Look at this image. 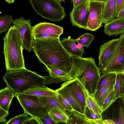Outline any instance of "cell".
Listing matches in <instances>:
<instances>
[{
  "label": "cell",
  "mask_w": 124,
  "mask_h": 124,
  "mask_svg": "<svg viewBox=\"0 0 124 124\" xmlns=\"http://www.w3.org/2000/svg\"><path fill=\"white\" fill-rule=\"evenodd\" d=\"M32 49L39 62L46 67L72 73V56L62 46L60 37L34 39Z\"/></svg>",
  "instance_id": "6da1fadb"
},
{
  "label": "cell",
  "mask_w": 124,
  "mask_h": 124,
  "mask_svg": "<svg viewBox=\"0 0 124 124\" xmlns=\"http://www.w3.org/2000/svg\"><path fill=\"white\" fill-rule=\"evenodd\" d=\"M3 78L7 86L14 92L15 97L33 88L46 87L45 77L26 68L6 71Z\"/></svg>",
  "instance_id": "7a4b0ae2"
},
{
  "label": "cell",
  "mask_w": 124,
  "mask_h": 124,
  "mask_svg": "<svg viewBox=\"0 0 124 124\" xmlns=\"http://www.w3.org/2000/svg\"><path fill=\"white\" fill-rule=\"evenodd\" d=\"M3 39L6 71L25 68L22 41L19 31L14 25L9 28Z\"/></svg>",
  "instance_id": "3957f363"
},
{
  "label": "cell",
  "mask_w": 124,
  "mask_h": 124,
  "mask_svg": "<svg viewBox=\"0 0 124 124\" xmlns=\"http://www.w3.org/2000/svg\"><path fill=\"white\" fill-rule=\"evenodd\" d=\"M72 69L85 88L92 96L96 90L101 73L92 57L72 56Z\"/></svg>",
  "instance_id": "277c9868"
},
{
  "label": "cell",
  "mask_w": 124,
  "mask_h": 124,
  "mask_svg": "<svg viewBox=\"0 0 124 124\" xmlns=\"http://www.w3.org/2000/svg\"><path fill=\"white\" fill-rule=\"evenodd\" d=\"M29 2L38 14L51 21H60L66 16L64 8L57 0H30Z\"/></svg>",
  "instance_id": "5b68a950"
},
{
  "label": "cell",
  "mask_w": 124,
  "mask_h": 124,
  "mask_svg": "<svg viewBox=\"0 0 124 124\" xmlns=\"http://www.w3.org/2000/svg\"><path fill=\"white\" fill-rule=\"evenodd\" d=\"M23 108L24 113L39 119L49 112L39 101L37 96L23 93L15 96Z\"/></svg>",
  "instance_id": "8992f818"
},
{
  "label": "cell",
  "mask_w": 124,
  "mask_h": 124,
  "mask_svg": "<svg viewBox=\"0 0 124 124\" xmlns=\"http://www.w3.org/2000/svg\"><path fill=\"white\" fill-rule=\"evenodd\" d=\"M124 68V33L120 34L113 52L101 73L122 72Z\"/></svg>",
  "instance_id": "52a82bcc"
},
{
  "label": "cell",
  "mask_w": 124,
  "mask_h": 124,
  "mask_svg": "<svg viewBox=\"0 0 124 124\" xmlns=\"http://www.w3.org/2000/svg\"><path fill=\"white\" fill-rule=\"evenodd\" d=\"M12 23L20 33L23 49H25L29 52H30L34 39L32 33L33 27L31 25L30 20H25L22 17L14 20Z\"/></svg>",
  "instance_id": "ba28073f"
},
{
  "label": "cell",
  "mask_w": 124,
  "mask_h": 124,
  "mask_svg": "<svg viewBox=\"0 0 124 124\" xmlns=\"http://www.w3.org/2000/svg\"><path fill=\"white\" fill-rule=\"evenodd\" d=\"M90 0H88L73 7L70 14L71 22L73 25L86 29L90 13Z\"/></svg>",
  "instance_id": "9c48e42d"
},
{
  "label": "cell",
  "mask_w": 124,
  "mask_h": 124,
  "mask_svg": "<svg viewBox=\"0 0 124 124\" xmlns=\"http://www.w3.org/2000/svg\"><path fill=\"white\" fill-rule=\"evenodd\" d=\"M101 115L103 120L109 119L115 124H124V106L122 97H117Z\"/></svg>",
  "instance_id": "30bf717a"
},
{
  "label": "cell",
  "mask_w": 124,
  "mask_h": 124,
  "mask_svg": "<svg viewBox=\"0 0 124 124\" xmlns=\"http://www.w3.org/2000/svg\"><path fill=\"white\" fill-rule=\"evenodd\" d=\"M104 3L90 0L89 15L86 30L95 31L102 26V12Z\"/></svg>",
  "instance_id": "8fae6325"
},
{
  "label": "cell",
  "mask_w": 124,
  "mask_h": 124,
  "mask_svg": "<svg viewBox=\"0 0 124 124\" xmlns=\"http://www.w3.org/2000/svg\"><path fill=\"white\" fill-rule=\"evenodd\" d=\"M72 81L73 79L65 82L60 88L55 91L67 99L75 110L84 114L74 88Z\"/></svg>",
  "instance_id": "7c38bea8"
},
{
  "label": "cell",
  "mask_w": 124,
  "mask_h": 124,
  "mask_svg": "<svg viewBox=\"0 0 124 124\" xmlns=\"http://www.w3.org/2000/svg\"><path fill=\"white\" fill-rule=\"evenodd\" d=\"M119 40L114 39L101 45L98 57L99 67L100 70L105 66L113 52Z\"/></svg>",
  "instance_id": "4fadbf2b"
},
{
  "label": "cell",
  "mask_w": 124,
  "mask_h": 124,
  "mask_svg": "<svg viewBox=\"0 0 124 124\" xmlns=\"http://www.w3.org/2000/svg\"><path fill=\"white\" fill-rule=\"evenodd\" d=\"M33 35L41 33H46L60 36L63 33V28L54 24L43 22L39 23L33 26Z\"/></svg>",
  "instance_id": "5bb4252c"
},
{
  "label": "cell",
  "mask_w": 124,
  "mask_h": 124,
  "mask_svg": "<svg viewBox=\"0 0 124 124\" xmlns=\"http://www.w3.org/2000/svg\"><path fill=\"white\" fill-rule=\"evenodd\" d=\"M104 32L110 36L124 33V18H117L105 24Z\"/></svg>",
  "instance_id": "9a60e30c"
},
{
  "label": "cell",
  "mask_w": 124,
  "mask_h": 124,
  "mask_svg": "<svg viewBox=\"0 0 124 124\" xmlns=\"http://www.w3.org/2000/svg\"><path fill=\"white\" fill-rule=\"evenodd\" d=\"M117 0H106L102 12V23L105 24L117 18Z\"/></svg>",
  "instance_id": "2e32d148"
},
{
  "label": "cell",
  "mask_w": 124,
  "mask_h": 124,
  "mask_svg": "<svg viewBox=\"0 0 124 124\" xmlns=\"http://www.w3.org/2000/svg\"><path fill=\"white\" fill-rule=\"evenodd\" d=\"M57 95L52 96H37L39 101L48 112L53 108H55L69 116V114L59 102Z\"/></svg>",
  "instance_id": "e0dca14e"
},
{
  "label": "cell",
  "mask_w": 124,
  "mask_h": 124,
  "mask_svg": "<svg viewBox=\"0 0 124 124\" xmlns=\"http://www.w3.org/2000/svg\"><path fill=\"white\" fill-rule=\"evenodd\" d=\"M75 39L70 37L62 39L61 42L63 47L71 55L75 56H82L85 53L83 47L77 46Z\"/></svg>",
  "instance_id": "ac0fdd59"
},
{
  "label": "cell",
  "mask_w": 124,
  "mask_h": 124,
  "mask_svg": "<svg viewBox=\"0 0 124 124\" xmlns=\"http://www.w3.org/2000/svg\"><path fill=\"white\" fill-rule=\"evenodd\" d=\"M14 92L7 86L0 90V107L8 111L13 98Z\"/></svg>",
  "instance_id": "d6986e66"
},
{
  "label": "cell",
  "mask_w": 124,
  "mask_h": 124,
  "mask_svg": "<svg viewBox=\"0 0 124 124\" xmlns=\"http://www.w3.org/2000/svg\"><path fill=\"white\" fill-rule=\"evenodd\" d=\"M72 83L82 109L85 114V111L86 106V96L84 86L78 78L73 79Z\"/></svg>",
  "instance_id": "ffe728a7"
},
{
  "label": "cell",
  "mask_w": 124,
  "mask_h": 124,
  "mask_svg": "<svg viewBox=\"0 0 124 124\" xmlns=\"http://www.w3.org/2000/svg\"><path fill=\"white\" fill-rule=\"evenodd\" d=\"M116 73L108 72L103 73L99 80L96 90L114 85L115 82Z\"/></svg>",
  "instance_id": "44dd1931"
},
{
  "label": "cell",
  "mask_w": 124,
  "mask_h": 124,
  "mask_svg": "<svg viewBox=\"0 0 124 124\" xmlns=\"http://www.w3.org/2000/svg\"><path fill=\"white\" fill-rule=\"evenodd\" d=\"M114 89V85L104 87L100 90H96L92 96L101 108L108 96Z\"/></svg>",
  "instance_id": "7402d4cb"
},
{
  "label": "cell",
  "mask_w": 124,
  "mask_h": 124,
  "mask_svg": "<svg viewBox=\"0 0 124 124\" xmlns=\"http://www.w3.org/2000/svg\"><path fill=\"white\" fill-rule=\"evenodd\" d=\"M22 93L38 96H55L58 94L55 91L46 87L33 88L26 90Z\"/></svg>",
  "instance_id": "603a6c76"
},
{
  "label": "cell",
  "mask_w": 124,
  "mask_h": 124,
  "mask_svg": "<svg viewBox=\"0 0 124 124\" xmlns=\"http://www.w3.org/2000/svg\"><path fill=\"white\" fill-rule=\"evenodd\" d=\"M67 124H87V118L85 115L75 110L72 111L68 116Z\"/></svg>",
  "instance_id": "cb8c5ba5"
},
{
  "label": "cell",
  "mask_w": 124,
  "mask_h": 124,
  "mask_svg": "<svg viewBox=\"0 0 124 124\" xmlns=\"http://www.w3.org/2000/svg\"><path fill=\"white\" fill-rule=\"evenodd\" d=\"M49 113L55 124L66 123L67 124L69 119L68 116L56 108H53Z\"/></svg>",
  "instance_id": "d4e9b609"
},
{
  "label": "cell",
  "mask_w": 124,
  "mask_h": 124,
  "mask_svg": "<svg viewBox=\"0 0 124 124\" xmlns=\"http://www.w3.org/2000/svg\"><path fill=\"white\" fill-rule=\"evenodd\" d=\"M116 75L114 90L116 97H122L124 93V77L122 72L116 73Z\"/></svg>",
  "instance_id": "484cf974"
},
{
  "label": "cell",
  "mask_w": 124,
  "mask_h": 124,
  "mask_svg": "<svg viewBox=\"0 0 124 124\" xmlns=\"http://www.w3.org/2000/svg\"><path fill=\"white\" fill-rule=\"evenodd\" d=\"M45 77V84H46L53 83L57 84L74 79L71 73L64 76L49 75L48 76Z\"/></svg>",
  "instance_id": "4316f807"
},
{
  "label": "cell",
  "mask_w": 124,
  "mask_h": 124,
  "mask_svg": "<svg viewBox=\"0 0 124 124\" xmlns=\"http://www.w3.org/2000/svg\"><path fill=\"white\" fill-rule=\"evenodd\" d=\"M86 96V106L92 110L94 112L101 114L102 111L101 108L97 103L93 96L90 95L85 88Z\"/></svg>",
  "instance_id": "83f0119b"
},
{
  "label": "cell",
  "mask_w": 124,
  "mask_h": 124,
  "mask_svg": "<svg viewBox=\"0 0 124 124\" xmlns=\"http://www.w3.org/2000/svg\"><path fill=\"white\" fill-rule=\"evenodd\" d=\"M94 38V34L86 33L79 36L75 39V41L81 45L83 47L85 46L88 48Z\"/></svg>",
  "instance_id": "f1b7e54d"
},
{
  "label": "cell",
  "mask_w": 124,
  "mask_h": 124,
  "mask_svg": "<svg viewBox=\"0 0 124 124\" xmlns=\"http://www.w3.org/2000/svg\"><path fill=\"white\" fill-rule=\"evenodd\" d=\"M14 20L11 16L7 15L0 17V33L5 32Z\"/></svg>",
  "instance_id": "f546056e"
},
{
  "label": "cell",
  "mask_w": 124,
  "mask_h": 124,
  "mask_svg": "<svg viewBox=\"0 0 124 124\" xmlns=\"http://www.w3.org/2000/svg\"><path fill=\"white\" fill-rule=\"evenodd\" d=\"M57 96L59 102L69 115L72 111L75 110L68 100L62 95L58 93Z\"/></svg>",
  "instance_id": "4dcf8cb0"
},
{
  "label": "cell",
  "mask_w": 124,
  "mask_h": 124,
  "mask_svg": "<svg viewBox=\"0 0 124 124\" xmlns=\"http://www.w3.org/2000/svg\"><path fill=\"white\" fill-rule=\"evenodd\" d=\"M27 114L19 115L9 119L6 124H23L28 118Z\"/></svg>",
  "instance_id": "1f68e13d"
},
{
  "label": "cell",
  "mask_w": 124,
  "mask_h": 124,
  "mask_svg": "<svg viewBox=\"0 0 124 124\" xmlns=\"http://www.w3.org/2000/svg\"><path fill=\"white\" fill-rule=\"evenodd\" d=\"M85 114L87 118L92 119L102 120L101 114L94 112L92 110L86 106L85 108Z\"/></svg>",
  "instance_id": "d6a6232c"
},
{
  "label": "cell",
  "mask_w": 124,
  "mask_h": 124,
  "mask_svg": "<svg viewBox=\"0 0 124 124\" xmlns=\"http://www.w3.org/2000/svg\"><path fill=\"white\" fill-rule=\"evenodd\" d=\"M116 98V93L113 89L107 97L104 103L102 108V111L111 104Z\"/></svg>",
  "instance_id": "836d02e7"
},
{
  "label": "cell",
  "mask_w": 124,
  "mask_h": 124,
  "mask_svg": "<svg viewBox=\"0 0 124 124\" xmlns=\"http://www.w3.org/2000/svg\"><path fill=\"white\" fill-rule=\"evenodd\" d=\"M45 69L48 72L49 75H50L62 76L66 75L70 73H67L59 69L54 68L46 67Z\"/></svg>",
  "instance_id": "e575fe53"
},
{
  "label": "cell",
  "mask_w": 124,
  "mask_h": 124,
  "mask_svg": "<svg viewBox=\"0 0 124 124\" xmlns=\"http://www.w3.org/2000/svg\"><path fill=\"white\" fill-rule=\"evenodd\" d=\"M34 39H47L60 37V36L58 35L50 34L46 33H41L33 35Z\"/></svg>",
  "instance_id": "d590c367"
},
{
  "label": "cell",
  "mask_w": 124,
  "mask_h": 124,
  "mask_svg": "<svg viewBox=\"0 0 124 124\" xmlns=\"http://www.w3.org/2000/svg\"><path fill=\"white\" fill-rule=\"evenodd\" d=\"M39 119L41 124H55L49 113Z\"/></svg>",
  "instance_id": "8d00e7d4"
},
{
  "label": "cell",
  "mask_w": 124,
  "mask_h": 124,
  "mask_svg": "<svg viewBox=\"0 0 124 124\" xmlns=\"http://www.w3.org/2000/svg\"><path fill=\"white\" fill-rule=\"evenodd\" d=\"M7 111L0 107V123L1 124H6L7 122L6 118L8 115Z\"/></svg>",
  "instance_id": "74e56055"
},
{
  "label": "cell",
  "mask_w": 124,
  "mask_h": 124,
  "mask_svg": "<svg viewBox=\"0 0 124 124\" xmlns=\"http://www.w3.org/2000/svg\"><path fill=\"white\" fill-rule=\"evenodd\" d=\"M41 124L39 119L37 118L31 117L27 118L23 124Z\"/></svg>",
  "instance_id": "f35d334b"
},
{
  "label": "cell",
  "mask_w": 124,
  "mask_h": 124,
  "mask_svg": "<svg viewBox=\"0 0 124 124\" xmlns=\"http://www.w3.org/2000/svg\"><path fill=\"white\" fill-rule=\"evenodd\" d=\"M124 3V0H117L116 14L117 17L119 13L123 9Z\"/></svg>",
  "instance_id": "ab89813d"
},
{
  "label": "cell",
  "mask_w": 124,
  "mask_h": 124,
  "mask_svg": "<svg viewBox=\"0 0 124 124\" xmlns=\"http://www.w3.org/2000/svg\"><path fill=\"white\" fill-rule=\"evenodd\" d=\"M87 124H103V121L102 120L96 119H92L87 118Z\"/></svg>",
  "instance_id": "60d3db41"
},
{
  "label": "cell",
  "mask_w": 124,
  "mask_h": 124,
  "mask_svg": "<svg viewBox=\"0 0 124 124\" xmlns=\"http://www.w3.org/2000/svg\"><path fill=\"white\" fill-rule=\"evenodd\" d=\"M88 0H72L73 7H75Z\"/></svg>",
  "instance_id": "b9f144b4"
},
{
  "label": "cell",
  "mask_w": 124,
  "mask_h": 124,
  "mask_svg": "<svg viewBox=\"0 0 124 124\" xmlns=\"http://www.w3.org/2000/svg\"><path fill=\"white\" fill-rule=\"evenodd\" d=\"M103 121V124H115L114 121L110 119H105Z\"/></svg>",
  "instance_id": "7bdbcfd3"
},
{
  "label": "cell",
  "mask_w": 124,
  "mask_h": 124,
  "mask_svg": "<svg viewBox=\"0 0 124 124\" xmlns=\"http://www.w3.org/2000/svg\"><path fill=\"white\" fill-rule=\"evenodd\" d=\"M117 18H124V8L119 13Z\"/></svg>",
  "instance_id": "ee69618b"
},
{
  "label": "cell",
  "mask_w": 124,
  "mask_h": 124,
  "mask_svg": "<svg viewBox=\"0 0 124 124\" xmlns=\"http://www.w3.org/2000/svg\"><path fill=\"white\" fill-rule=\"evenodd\" d=\"M6 2L9 4H11L14 2L15 0H5Z\"/></svg>",
  "instance_id": "f6af8a7d"
},
{
  "label": "cell",
  "mask_w": 124,
  "mask_h": 124,
  "mask_svg": "<svg viewBox=\"0 0 124 124\" xmlns=\"http://www.w3.org/2000/svg\"><path fill=\"white\" fill-rule=\"evenodd\" d=\"M93 1H101L102 2H103L104 3L105 1L106 0H91Z\"/></svg>",
  "instance_id": "bcb514c9"
},
{
  "label": "cell",
  "mask_w": 124,
  "mask_h": 124,
  "mask_svg": "<svg viewBox=\"0 0 124 124\" xmlns=\"http://www.w3.org/2000/svg\"><path fill=\"white\" fill-rule=\"evenodd\" d=\"M122 98L123 104L124 106V93L123 94L122 96Z\"/></svg>",
  "instance_id": "7dc6e473"
},
{
  "label": "cell",
  "mask_w": 124,
  "mask_h": 124,
  "mask_svg": "<svg viewBox=\"0 0 124 124\" xmlns=\"http://www.w3.org/2000/svg\"><path fill=\"white\" fill-rule=\"evenodd\" d=\"M122 73L124 77V68L122 70Z\"/></svg>",
  "instance_id": "c3c4849f"
},
{
  "label": "cell",
  "mask_w": 124,
  "mask_h": 124,
  "mask_svg": "<svg viewBox=\"0 0 124 124\" xmlns=\"http://www.w3.org/2000/svg\"><path fill=\"white\" fill-rule=\"evenodd\" d=\"M57 0L58 1H59L60 2L61 1H63L64 2V0Z\"/></svg>",
  "instance_id": "681fc988"
},
{
  "label": "cell",
  "mask_w": 124,
  "mask_h": 124,
  "mask_svg": "<svg viewBox=\"0 0 124 124\" xmlns=\"http://www.w3.org/2000/svg\"><path fill=\"white\" fill-rule=\"evenodd\" d=\"M124 8V6H123V9Z\"/></svg>",
  "instance_id": "f907efd6"
}]
</instances>
